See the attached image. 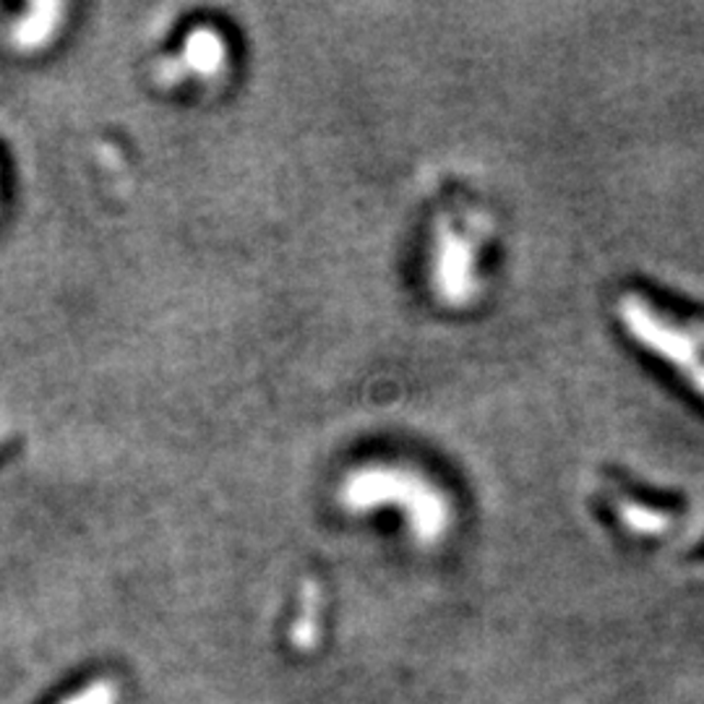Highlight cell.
<instances>
[{"instance_id": "3", "label": "cell", "mask_w": 704, "mask_h": 704, "mask_svg": "<svg viewBox=\"0 0 704 704\" xmlns=\"http://www.w3.org/2000/svg\"><path fill=\"white\" fill-rule=\"evenodd\" d=\"M321 605H324V595H321L316 582H305L300 590V611L296 624H292L290 639L292 645L303 653L316 647L321 637Z\"/></svg>"}, {"instance_id": "2", "label": "cell", "mask_w": 704, "mask_h": 704, "mask_svg": "<svg viewBox=\"0 0 704 704\" xmlns=\"http://www.w3.org/2000/svg\"><path fill=\"white\" fill-rule=\"evenodd\" d=\"M475 254L477 235L473 222L460 224L454 217H443L434 245V279L441 290L439 296L447 300H464L470 296L468 279L473 282Z\"/></svg>"}, {"instance_id": "4", "label": "cell", "mask_w": 704, "mask_h": 704, "mask_svg": "<svg viewBox=\"0 0 704 704\" xmlns=\"http://www.w3.org/2000/svg\"><path fill=\"white\" fill-rule=\"evenodd\" d=\"M188 66L196 68L198 73H211L224 64V47L222 39H217L209 32H196L186 45Z\"/></svg>"}, {"instance_id": "1", "label": "cell", "mask_w": 704, "mask_h": 704, "mask_svg": "<svg viewBox=\"0 0 704 704\" xmlns=\"http://www.w3.org/2000/svg\"><path fill=\"white\" fill-rule=\"evenodd\" d=\"M342 501L355 511H368L376 507H396L409 519V530L420 543H434L447 532L449 507L434 485L426 483L413 470L402 468H363L358 470L345 491Z\"/></svg>"}, {"instance_id": "5", "label": "cell", "mask_w": 704, "mask_h": 704, "mask_svg": "<svg viewBox=\"0 0 704 704\" xmlns=\"http://www.w3.org/2000/svg\"><path fill=\"white\" fill-rule=\"evenodd\" d=\"M120 700V692H118V683L107 681V679H100V681H92L86 683L81 692H77L73 696H68L64 704H118Z\"/></svg>"}]
</instances>
